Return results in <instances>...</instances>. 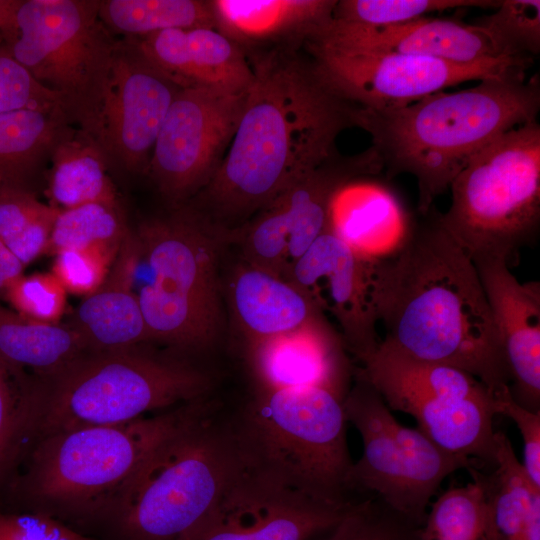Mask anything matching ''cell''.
I'll return each mask as SVG.
<instances>
[{
  "label": "cell",
  "instance_id": "10",
  "mask_svg": "<svg viewBox=\"0 0 540 540\" xmlns=\"http://www.w3.org/2000/svg\"><path fill=\"white\" fill-rule=\"evenodd\" d=\"M99 6L100 0H22L17 37L4 46L94 140L118 42Z\"/></svg>",
  "mask_w": 540,
  "mask_h": 540
},
{
  "label": "cell",
  "instance_id": "13",
  "mask_svg": "<svg viewBox=\"0 0 540 540\" xmlns=\"http://www.w3.org/2000/svg\"><path fill=\"white\" fill-rule=\"evenodd\" d=\"M329 89L363 109L402 107L466 81L525 73L532 57L498 56L456 63L426 56L335 51L305 44Z\"/></svg>",
  "mask_w": 540,
  "mask_h": 540
},
{
  "label": "cell",
  "instance_id": "46",
  "mask_svg": "<svg viewBox=\"0 0 540 540\" xmlns=\"http://www.w3.org/2000/svg\"><path fill=\"white\" fill-rule=\"evenodd\" d=\"M3 46V40L2 38L0 37V48Z\"/></svg>",
  "mask_w": 540,
  "mask_h": 540
},
{
  "label": "cell",
  "instance_id": "33",
  "mask_svg": "<svg viewBox=\"0 0 540 540\" xmlns=\"http://www.w3.org/2000/svg\"><path fill=\"white\" fill-rule=\"evenodd\" d=\"M59 211L32 191H0V239L25 267L48 252Z\"/></svg>",
  "mask_w": 540,
  "mask_h": 540
},
{
  "label": "cell",
  "instance_id": "28",
  "mask_svg": "<svg viewBox=\"0 0 540 540\" xmlns=\"http://www.w3.org/2000/svg\"><path fill=\"white\" fill-rule=\"evenodd\" d=\"M89 352L68 326L30 320L0 304V360L47 381Z\"/></svg>",
  "mask_w": 540,
  "mask_h": 540
},
{
  "label": "cell",
  "instance_id": "27",
  "mask_svg": "<svg viewBox=\"0 0 540 540\" xmlns=\"http://www.w3.org/2000/svg\"><path fill=\"white\" fill-rule=\"evenodd\" d=\"M77 129V128H76ZM76 129L58 110H20L0 115V191H32L55 148Z\"/></svg>",
  "mask_w": 540,
  "mask_h": 540
},
{
  "label": "cell",
  "instance_id": "25",
  "mask_svg": "<svg viewBox=\"0 0 540 540\" xmlns=\"http://www.w3.org/2000/svg\"><path fill=\"white\" fill-rule=\"evenodd\" d=\"M354 374L369 383L391 411L405 400L422 396L494 397L471 374L411 356L385 340L361 362Z\"/></svg>",
  "mask_w": 540,
  "mask_h": 540
},
{
  "label": "cell",
  "instance_id": "15",
  "mask_svg": "<svg viewBox=\"0 0 540 540\" xmlns=\"http://www.w3.org/2000/svg\"><path fill=\"white\" fill-rule=\"evenodd\" d=\"M382 257L358 252L330 226L298 260L287 280L296 285L341 330L358 362L380 344L377 333Z\"/></svg>",
  "mask_w": 540,
  "mask_h": 540
},
{
  "label": "cell",
  "instance_id": "26",
  "mask_svg": "<svg viewBox=\"0 0 540 540\" xmlns=\"http://www.w3.org/2000/svg\"><path fill=\"white\" fill-rule=\"evenodd\" d=\"M494 399L422 396L405 400L394 410L413 416L417 428L442 450L494 463Z\"/></svg>",
  "mask_w": 540,
  "mask_h": 540
},
{
  "label": "cell",
  "instance_id": "42",
  "mask_svg": "<svg viewBox=\"0 0 540 540\" xmlns=\"http://www.w3.org/2000/svg\"><path fill=\"white\" fill-rule=\"evenodd\" d=\"M0 540H98L52 517L0 507Z\"/></svg>",
  "mask_w": 540,
  "mask_h": 540
},
{
  "label": "cell",
  "instance_id": "5",
  "mask_svg": "<svg viewBox=\"0 0 540 540\" xmlns=\"http://www.w3.org/2000/svg\"><path fill=\"white\" fill-rule=\"evenodd\" d=\"M245 465L229 416L208 398L148 455L91 537L190 540Z\"/></svg>",
  "mask_w": 540,
  "mask_h": 540
},
{
  "label": "cell",
  "instance_id": "34",
  "mask_svg": "<svg viewBox=\"0 0 540 540\" xmlns=\"http://www.w3.org/2000/svg\"><path fill=\"white\" fill-rule=\"evenodd\" d=\"M129 232L120 206L88 203L60 210L47 253L95 248L116 256Z\"/></svg>",
  "mask_w": 540,
  "mask_h": 540
},
{
  "label": "cell",
  "instance_id": "17",
  "mask_svg": "<svg viewBox=\"0 0 540 540\" xmlns=\"http://www.w3.org/2000/svg\"><path fill=\"white\" fill-rule=\"evenodd\" d=\"M351 503L313 498L246 464L190 540H309L330 531Z\"/></svg>",
  "mask_w": 540,
  "mask_h": 540
},
{
  "label": "cell",
  "instance_id": "22",
  "mask_svg": "<svg viewBox=\"0 0 540 540\" xmlns=\"http://www.w3.org/2000/svg\"><path fill=\"white\" fill-rule=\"evenodd\" d=\"M139 247L131 231L121 244L108 275L75 308L68 325L89 353L130 348L151 341L134 284Z\"/></svg>",
  "mask_w": 540,
  "mask_h": 540
},
{
  "label": "cell",
  "instance_id": "14",
  "mask_svg": "<svg viewBox=\"0 0 540 540\" xmlns=\"http://www.w3.org/2000/svg\"><path fill=\"white\" fill-rule=\"evenodd\" d=\"M247 92L179 90L147 170L163 197L181 204L209 183L235 134Z\"/></svg>",
  "mask_w": 540,
  "mask_h": 540
},
{
  "label": "cell",
  "instance_id": "32",
  "mask_svg": "<svg viewBox=\"0 0 540 540\" xmlns=\"http://www.w3.org/2000/svg\"><path fill=\"white\" fill-rule=\"evenodd\" d=\"M99 17L111 32L124 37L215 28L209 0H100Z\"/></svg>",
  "mask_w": 540,
  "mask_h": 540
},
{
  "label": "cell",
  "instance_id": "20",
  "mask_svg": "<svg viewBox=\"0 0 540 540\" xmlns=\"http://www.w3.org/2000/svg\"><path fill=\"white\" fill-rule=\"evenodd\" d=\"M502 346L513 398L540 411V283H521L502 260L474 263Z\"/></svg>",
  "mask_w": 540,
  "mask_h": 540
},
{
  "label": "cell",
  "instance_id": "44",
  "mask_svg": "<svg viewBox=\"0 0 540 540\" xmlns=\"http://www.w3.org/2000/svg\"><path fill=\"white\" fill-rule=\"evenodd\" d=\"M25 266L0 239V299L10 286L23 275Z\"/></svg>",
  "mask_w": 540,
  "mask_h": 540
},
{
  "label": "cell",
  "instance_id": "37",
  "mask_svg": "<svg viewBox=\"0 0 540 540\" xmlns=\"http://www.w3.org/2000/svg\"><path fill=\"white\" fill-rule=\"evenodd\" d=\"M491 0H341L333 18L367 26H390L410 22L435 11L461 7L492 8Z\"/></svg>",
  "mask_w": 540,
  "mask_h": 540
},
{
  "label": "cell",
  "instance_id": "21",
  "mask_svg": "<svg viewBox=\"0 0 540 540\" xmlns=\"http://www.w3.org/2000/svg\"><path fill=\"white\" fill-rule=\"evenodd\" d=\"M131 38L181 89L242 94L253 83L248 53L215 28L168 29Z\"/></svg>",
  "mask_w": 540,
  "mask_h": 540
},
{
  "label": "cell",
  "instance_id": "3",
  "mask_svg": "<svg viewBox=\"0 0 540 540\" xmlns=\"http://www.w3.org/2000/svg\"><path fill=\"white\" fill-rule=\"evenodd\" d=\"M539 108L538 77L526 81L525 73H516L402 107L359 108L357 127L371 135L390 176L416 179L418 210L425 215L475 154L505 132L536 121Z\"/></svg>",
  "mask_w": 540,
  "mask_h": 540
},
{
  "label": "cell",
  "instance_id": "6",
  "mask_svg": "<svg viewBox=\"0 0 540 540\" xmlns=\"http://www.w3.org/2000/svg\"><path fill=\"white\" fill-rule=\"evenodd\" d=\"M344 399L317 387L258 389L229 415L246 464L313 498L349 502Z\"/></svg>",
  "mask_w": 540,
  "mask_h": 540
},
{
  "label": "cell",
  "instance_id": "35",
  "mask_svg": "<svg viewBox=\"0 0 540 540\" xmlns=\"http://www.w3.org/2000/svg\"><path fill=\"white\" fill-rule=\"evenodd\" d=\"M488 514L480 482L442 493L427 512L420 540H487Z\"/></svg>",
  "mask_w": 540,
  "mask_h": 540
},
{
  "label": "cell",
  "instance_id": "36",
  "mask_svg": "<svg viewBox=\"0 0 540 540\" xmlns=\"http://www.w3.org/2000/svg\"><path fill=\"white\" fill-rule=\"evenodd\" d=\"M501 55L532 57L540 51V1L503 0L496 11L474 23Z\"/></svg>",
  "mask_w": 540,
  "mask_h": 540
},
{
  "label": "cell",
  "instance_id": "1",
  "mask_svg": "<svg viewBox=\"0 0 540 540\" xmlns=\"http://www.w3.org/2000/svg\"><path fill=\"white\" fill-rule=\"evenodd\" d=\"M297 46L250 54L254 80L232 141L192 206L213 224L253 216L337 152L359 107L327 87Z\"/></svg>",
  "mask_w": 540,
  "mask_h": 540
},
{
  "label": "cell",
  "instance_id": "38",
  "mask_svg": "<svg viewBox=\"0 0 540 540\" xmlns=\"http://www.w3.org/2000/svg\"><path fill=\"white\" fill-rule=\"evenodd\" d=\"M420 531L421 527L370 497L352 502L322 540H420Z\"/></svg>",
  "mask_w": 540,
  "mask_h": 540
},
{
  "label": "cell",
  "instance_id": "24",
  "mask_svg": "<svg viewBox=\"0 0 540 540\" xmlns=\"http://www.w3.org/2000/svg\"><path fill=\"white\" fill-rule=\"evenodd\" d=\"M227 287L232 315L246 344L324 315L292 282L245 261Z\"/></svg>",
  "mask_w": 540,
  "mask_h": 540
},
{
  "label": "cell",
  "instance_id": "39",
  "mask_svg": "<svg viewBox=\"0 0 540 540\" xmlns=\"http://www.w3.org/2000/svg\"><path fill=\"white\" fill-rule=\"evenodd\" d=\"M4 300L18 314L44 324H59L66 310L67 291L52 272L22 275Z\"/></svg>",
  "mask_w": 540,
  "mask_h": 540
},
{
  "label": "cell",
  "instance_id": "41",
  "mask_svg": "<svg viewBox=\"0 0 540 540\" xmlns=\"http://www.w3.org/2000/svg\"><path fill=\"white\" fill-rule=\"evenodd\" d=\"M114 259L100 249H65L55 254L51 272L67 293L87 297L103 284Z\"/></svg>",
  "mask_w": 540,
  "mask_h": 540
},
{
  "label": "cell",
  "instance_id": "23",
  "mask_svg": "<svg viewBox=\"0 0 540 540\" xmlns=\"http://www.w3.org/2000/svg\"><path fill=\"white\" fill-rule=\"evenodd\" d=\"M215 29L245 51L270 43L298 46L332 18L336 0H209Z\"/></svg>",
  "mask_w": 540,
  "mask_h": 540
},
{
  "label": "cell",
  "instance_id": "45",
  "mask_svg": "<svg viewBox=\"0 0 540 540\" xmlns=\"http://www.w3.org/2000/svg\"><path fill=\"white\" fill-rule=\"evenodd\" d=\"M22 0H0V37L5 47L17 37V13Z\"/></svg>",
  "mask_w": 540,
  "mask_h": 540
},
{
  "label": "cell",
  "instance_id": "43",
  "mask_svg": "<svg viewBox=\"0 0 540 540\" xmlns=\"http://www.w3.org/2000/svg\"><path fill=\"white\" fill-rule=\"evenodd\" d=\"M496 414L509 417L517 426L524 444L522 464L535 487L540 489V411H532L519 404L511 389L494 399Z\"/></svg>",
  "mask_w": 540,
  "mask_h": 540
},
{
  "label": "cell",
  "instance_id": "8",
  "mask_svg": "<svg viewBox=\"0 0 540 540\" xmlns=\"http://www.w3.org/2000/svg\"><path fill=\"white\" fill-rule=\"evenodd\" d=\"M148 278L137 292L150 340L205 349L222 328L219 253L229 232L193 207L144 221L135 233Z\"/></svg>",
  "mask_w": 540,
  "mask_h": 540
},
{
  "label": "cell",
  "instance_id": "18",
  "mask_svg": "<svg viewBox=\"0 0 540 540\" xmlns=\"http://www.w3.org/2000/svg\"><path fill=\"white\" fill-rule=\"evenodd\" d=\"M304 44L341 52L417 55L456 63L502 56L479 26L449 18L423 17L390 26L332 18Z\"/></svg>",
  "mask_w": 540,
  "mask_h": 540
},
{
  "label": "cell",
  "instance_id": "31",
  "mask_svg": "<svg viewBox=\"0 0 540 540\" xmlns=\"http://www.w3.org/2000/svg\"><path fill=\"white\" fill-rule=\"evenodd\" d=\"M38 413L37 379L0 360V495L33 441Z\"/></svg>",
  "mask_w": 540,
  "mask_h": 540
},
{
  "label": "cell",
  "instance_id": "11",
  "mask_svg": "<svg viewBox=\"0 0 540 540\" xmlns=\"http://www.w3.org/2000/svg\"><path fill=\"white\" fill-rule=\"evenodd\" d=\"M355 378L344 399V411L347 422L361 435L363 453L352 464L348 489L371 493L422 527L431 499L445 478L460 469L475 468L477 462L448 453L418 428L400 424L378 392Z\"/></svg>",
  "mask_w": 540,
  "mask_h": 540
},
{
  "label": "cell",
  "instance_id": "30",
  "mask_svg": "<svg viewBox=\"0 0 540 540\" xmlns=\"http://www.w3.org/2000/svg\"><path fill=\"white\" fill-rule=\"evenodd\" d=\"M495 469L484 475L468 470L481 484L488 514L487 540H515L534 505L540 501L535 487L519 462L510 440L495 433Z\"/></svg>",
  "mask_w": 540,
  "mask_h": 540
},
{
  "label": "cell",
  "instance_id": "9",
  "mask_svg": "<svg viewBox=\"0 0 540 540\" xmlns=\"http://www.w3.org/2000/svg\"><path fill=\"white\" fill-rule=\"evenodd\" d=\"M452 201L439 213L444 229L473 263L518 262L540 221V126L513 128L475 154L450 184Z\"/></svg>",
  "mask_w": 540,
  "mask_h": 540
},
{
  "label": "cell",
  "instance_id": "2",
  "mask_svg": "<svg viewBox=\"0 0 540 540\" xmlns=\"http://www.w3.org/2000/svg\"><path fill=\"white\" fill-rule=\"evenodd\" d=\"M382 258L379 319L401 351L461 369L495 396L511 389L477 269L432 208Z\"/></svg>",
  "mask_w": 540,
  "mask_h": 540
},
{
  "label": "cell",
  "instance_id": "12",
  "mask_svg": "<svg viewBox=\"0 0 540 540\" xmlns=\"http://www.w3.org/2000/svg\"><path fill=\"white\" fill-rule=\"evenodd\" d=\"M383 169L377 151L334 153L230 232L243 261L287 279L330 222L337 195L354 181Z\"/></svg>",
  "mask_w": 540,
  "mask_h": 540
},
{
  "label": "cell",
  "instance_id": "16",
  "mask_svg": "<svg viewBox=\"0 0 540 540\" xmlns=\"http://www.w3.org/2000/svg\"><path fill=\"white\" fill-rule=\"evenodd\" d=\"M181 88L154 66L131 37L118 40L95 141L109 164L147 172L169 108Z\"/></svg>",
  "mask_w": 540,
  "mask_h": 540
},
{
  "label": "cell",
  "instance_id": "40",
  "mask_svg": "<svg viewBox=\"0 0 540 540\" xmlns=\"http://www.w3.org/2000/svg\"><path fill=\"white\" fill-rule=\"evenodd\" d=\"M20 110L63 112L59 97L40 84L3 45L0 48V115Z\"/></svg>",
  "mask_w": 540,
  "mask_h": 540
},
{
  "label": "cell",
  "instance_id": "7",
  "mask_svg": "<svg viewBox=\"0 0 540 540\" xmlns=\"http://www.w3.org/2000/svg\"><path fill=\"white\" fill-rule=\"evenodd\" d=\"M211 386L210 376L188 361L140 345L88 353L54 378L38 380L34 439L60 430L128 423L204 398Z\"/></svg>",
  "mask_w": 540,
  "mask_h": 540
},
{
  "label": "cell",
  "instance_id": "19",
  "mask_svg": "<svg viewBox=\"0 0 540 540\" xmlns=\"http://www.w3.org/2000/svg\"><path fill=\"white\" fill-rule=\"evenodd\" d=\"M258 389L324 388L346 397L352 366L341 336L325 315L246 344Z\"/></svg>",
  "mask_w": 540,
  "mask_h": 540
},
{
  "label": "cell",
  "instance_id": "29",
  "mask_svg": "<svg viewBox=\"0 0 540 540\" xmlns=\"http://www.w3.org/2000/svg\"><path fill=\"white\" fill-rule=\"evenodd\" d=\"M50 161L48 183L51 205L60 210L88 203L120 206L116 188L108 175V159L97 142L76 129L61 142Z\"/></svg>",
  "mask_w": 540,
  "mask_h": 540
},
{
  "label": "cell",
  "instance_id": "4",
  "mask_svg": "<svg viewBox=\"0 0 540 540\" xmlns=\"http://www.w3.org/2000/svg\"><path fill=\"white\" fill-rule=\"evenodd\" d=\"M205 401L36 437L1 494V508L46 515L90 536L148 455Z\"/></svg>",
  "mask_w": 540,
  "mask_h": 540
}]
</instances>
